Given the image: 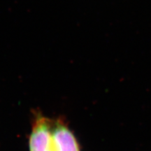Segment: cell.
I'll use <instances>...</instances> for the list:
<instances>
[{
    "label": "cell",
    "mask_w": 151,
    "mask_h": 151,
    "mask_svg": "<svg viewBox=\"0 0 151 151\" xmlns=\"http://www.w3.org/2000/svg\"><path fill=\"white\" fill-rule=\"evenodd\" d=\"M52 135L55 151H81L72 131L60 119H52Z\"/></svg>",
    "instance_id": "7a4b0ae2"
},
{
    "label": "cell",
    "mask_w": 151,
    "mask_h": 151,
    "mask_svg": "<svg viewBox=\"0 0 151 151\" xmlns=\"http://www.w3.org/2000/svg\"><path fill=\"white\" fill-rule=\"evenodd\" d=\"M29 151H55L52 135V119L38 114L29 139Z\"/></svg>",
    "instance_id": "6da1fadb"
}]
</instances>
